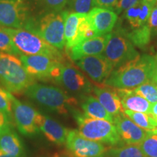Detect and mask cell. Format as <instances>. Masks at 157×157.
<instances>
[{
  "instance_id": "23",
  "label": "cell",
  "mask_w": 157,
  "mask_h": 157,
  "mask_svg": "<svg viewBox=\"0 0 157 157\" xmlns=\"http://www.w3.org/2000/svg\"><path fill=\"white\" fill-rule=\"evenodd\" d=\"M84 114L87 117L98 119H103L113 124V117L108 112L97 98L94 96H84L81 103Z\"/></svg>"
},
{
  "instance_id": "28",
  "label": "cell",
  "mask_w": 157,
  "mask_h": 157,
  "mask_svg": "<svg viewBox=\"0 0 157 157\" xmlns=\"http://www.w3.org/2000/svg\"><path fill=\"white\" fill-rule=\"evenodd\" d=\"M134 91L151 104L157 102V85L152 82H145L135 88Z\"/></svg>"
},
{
  "instance_id": "30",
  "label": "cell",
  "mask_w": 157,
  "mask_h": 157,
  "mask_svg": "<svg viewBox=\"0 0 157 157\" xmlns=\"http://www.w3.org/2000/svg\"><path fill=\"white\" fill-rule=\"evenodd\" d=\"M71 10L73 13L87 14L93 9V0H68Z\"/></svg>"
},
{
  "instance_id": "6",
  "label": "cell",
  "mask_w": 157,
  "mask_h": 157,
  "mask_svg": "<svg viewBox=\"0 0 157 157\" xmlns=\"http://www.w3.org/2000/svg\"><path fill=\"white\" fill-rule=\"evenodd\" d=\"M74 117L78 124V132L86 138L111 146L120 143L121 137L113 123L87 117L76 111H74Z\"/></svg>"
},
{
  "instance_id": "34",
  "label": "cell",
  "mask_w": 157,
  "mask_h": 157,
  "mask_svg": "<svg viewBox=\"0 0 157 157\" xmlns=\"http://www.w3.org/2000/svg\"><path fill=\"white\" fill-rule=\"evenodd\" d=\"M148 26L151 31L152 35L157 34V5H156L151 10L150 16L148 17Z\"/></svg>"
},
{
  "instance_id": "1",
  "label": "cell",
  "mask_w": 157,
  "mask_h": 157,
  "mask_svg": "<svg viewBox=\"0 0 157 157\" xmlns=\"http://www.w3.org/2000/svg\"><path fill=\"white\" fill-rule=\"evenodd\" d=\"M156 66V59L148 55L135 59L113 70L104 84L117 89H132L151 81Z\"/></svg>"
},
{
  "instance_id": "17",
  "label": "cell",
  "mask_w": 157,
  "mask_h": 157,
  "mask_svg": "<svg viewBox=\"0 0 157 157\" xmlns=\"http://www.w3.org/2000/svg\"><path fill=\"white\" fill-rule=\"evenodd\" d=\"M87 17L97 36L111 33L117 21L114 11L101 7H94L89 12Z\"/></svg>"
},
{
  "instance_id": "7",
  "label": "cell",
  "mask_w": 157,
  "mask_h": 157,
  "mask_svg": "<svg viewBox=\"0 0 157 157\" xmlns=\"http://www.w3.org/2000/svg\"><path fill=\"white\" fill-rule=\"evenodd\" d=\"M103 52L104 56L115 68L140 56L127 37L126 31L120 28L111 32Z\"/></svg>"
},
{
  "instance_id": "31",
  "label": "cell",
  "mask_w": 157,
  "mask_h": 157,
  "mask_svg": "<svg viewBox=\"0 0 157 157\" xmlns=\"http://www.w3.org/2000/svg\"><path fill=\"white\" fill-rule=\"evenodd\" d=\"M10 95L11 93L10 92L0 85V111L11 119L12 104Z\"/></svg>"
},
{
  "instance_id": "15",
  "label": "cell",
  "mask_w": 157,
  "mask_h": 157,
  "mask_svg": "<svg viewBox=\"0 0 157 157\" xmlns=\"http://www.w3.org/2000/svg\"><path fill=\"white\" fill-rule=\"evenodd\" d=\"M111 36V32L85 39L66 51V53L68 58L74 61L84 57L101 55L105 50Z\"/></svg>"
},
{
  "instance_id": "20",
  "label": "cell",
  "mask_w": 157,
  "mask_h": 157,
  "mask_svg": "<svg viewBox=\"0 0 157 157\" xmlns=\"http://www.w3.org/2000/svg\"><path fill=\"white\" fill-rule=\"evenodd\" d=\"M116 90L120 98L124 109L129 110L135 112L151 113L152 104L140 95L135 93L134 90L125 89V88L122 89L117 88Z\"/></svg>"
},
{
  "instance_id": "22",
  "label": "cell",
  "mask_w": 157,
  "mask_h": 157,
  "mask_svg": "<svg viewBox=\"0 0 157 157\" xmlns=\"http://www.w3.org/2000/svg\"><path fill=\"white\" fill-rule=\"evenodd\" d=\"M156 5L146 0H140L135 6L125 11V18L133 29L140 28L148 21L151 10Z\"/></svg>"
},
{
  "instance_id": "33",
  "label": "cell",
  "mask_w": 157,
  "mask_h": 157,
  "mask_svg": "<svg viewBox=\"0 0 157 157\" xmlns=\"http://www.w3.org/2000/svg\"><path fill=\"white\" fill-rule=\"evenodd\" d=\"M140 0H119L115 5L114 10L117 13H121V12L126 11L127 10L135 6Z\"/></svg>"
},
{
  "instance_id": "32",
  "label": "cell",
  "mask_w": 157,
  "mask_h": 157,
  "mask_svg": "<svg viewBox=\"0 0 157 157\" xmlns=\"http://www.w3.org/2000/svg\"><path fill=\"white\" fill-rule=\"evenodd\" d=\"M44 5L53 12H60L67 5L68 0H42Z\"/></svg>"
},
{
  "instance_id": "39",
  "label": "cell",
  "mask_w": 157,
  "mask_h": 157,
  "mask_svg": "<svg viewBox=\"0 0 157 157\" xmlns=\"http://www.w3.org/2000/svg\"><path fill=\"white\" fill-rule=\"evenodd\" d=\"M0 157H17V156H11V155L5 154V153H4V152L1 151H0Z\"/></svg>"
},
{
  "instance_id": "14",
  "label": "cell",
  "mask_w": 157,
  "mask_h": 157,
  "mask_svg": "<svg viewBox=\"0 0 157 157\" xmlns=\"http://www.w3.org/2000/svg\"><path fill=\"white\" fill-rule=\"evenodd\" d=\"M56 83L60 84L72 93L86 94L93 90L90 82L84 74L73 65L68 63L63 64Z\"/></svg>"
},
{
  "instance_id": "36",
  "label": "cell",
  "mask_w": 157,
  "mask_h": 157,
  "mask_svg": "<svg viewBox=\"0 0 157 157\" xmlns=\"http://www.w3.org/2000/svg\"><path fill=\"white\" fill-rule=\"evenodd\" d=\"M11 124V119L0 111V134L7 125Z\"/></svg>"
},
{
  "instance_id": "12",
  "label": "cell",
  "mask_w": 157,
  "mask_h": 157,
  "mask_svg": "<svg viewBox=\"0 0 157 157\" xmlns=\"http://www.w3.org/2000/svg\"><path fill=\"white\" fill-rule=\"evenodd\" d=\"M10 100L12 117L14 119L17 129L25 136H34L39 132L36 124V118L39 112L31 105L18 101L12 93Z\"/></svg>"
},
{
  "instance_id": "4",
  "label": "cell",
  "mask_w": 157,
  "mask_h": 157,
  "mask_svg": "<svg viewBox=\"0 0 157 157\" xmlns=\"http://www.w3.org/2000/svg\"><path fill=\"white\" fill-rule=\"evenodd\" d=\"M68 14V11L52 12L43 16L38 23L29 20L24 29L37 34L52 46L62 50L66 45L65 21Z\"/></svg>"
},
{
  "instance_id": "42",
  "label": "cell",
  "mask_w": 157,
  "mask_h": 157,
  "mask_svg": "<svg viewBox=\"0 0 157 157\" xmlns=\"http://www.w3.org/2000/svg\"><path fill=\"white\" fill-rule=\"evenodd\" d=\"M156 5H157V0H156Z\"/></svg>"
},
{
  "instance_id": "9",
  "label": "cell",
  "mask_w": 157,
  "mask_h": 157,
  "mask_svg": "<svg viewBox=\"0 0 157 157\" xmlns=\"http://www.w3.org/2000/svg\"><path fill=\"white\" fill-rule=\"evenodd\" d=\"M97 36L92 28L87 14L68 13L65 21L66 51L82 41Z\"/></svg>"
},
{
  "instance_id": "26",
  "label": "cell",
  "mask_w": 157,
  "mask_h": 157,
  "mask_svg": "<svg viewBox=\"0 0 157 157\" xmlns=\"http://www.w3.org/2000/svg\"><path fill=\"white\" fill-rule=\"evenodd\" d=\"M108 157H146L141 151L138 145H130L120 148L109 149Z\"/></svg>"
},
{
  "instance_id": "19",
  "label": "cell",
  "mask_w": 157,
  "mask_h": 157,
  "mask_svg": "<svg viewBox=\"0 0 157 157\" xmlns=\"http://www.w3.org/2000/svg\"><path fill=\"white\" fill-rule=\"evenodd\" d=\"M93 91L98 101L110 114L114 117L123 112L121 99L114 88L101 84L93 87Z\"/></svg>"
},
{
  "instance_id": "16",
  "label": "cell",
  "mask_w": 157,
  "mask_h": 157,
  "mask_svg": "<svg viewBox=\"0 0 157 157\" xmlns=\"http://www.w3.org/2000/svg\"><path fill=\"white\" fill-rule=\"evenodd\" d=\"M113 124L119 136L128 145L140 144L149 132L135 124L123 112L113 117Z\"/></svg>"
},
{
  "instance_id": "37",
  "label": "cell",
  "mask_w": 157,
  "mask_h": 157,
  "mask_svg": "<svg viewBox=\"0 0 157 157\" xmlns=\"http://www.w3.org/2000/svg\"><path fill=\"white\" fill-rule=\"evenodd\" d=\"M155 59H156V68H155L154 74H153L151 77V82H152L153 83L156 84L157 85V54L156 57H155Z\"/></svg>"
},
{
  "instance_id": "40",
  "label": "cell",
  "mask_w": 157,
  "mask_h": 157,
  "mask_svg": "<svg viewBox=\"0 0 157 157\" xmlns=\"http://www.w3.org/2000/svg\"><path fill=\"white\" fill-rule=\"evenodd\" d=\"M146 1L150 2H153V3L156 4V0H146Z\"/></svg>"
},
{
  "instance_id": "5",
  "label": "cell",
  "mask_w": 157,
  "mask_h": 157,
  "mask_svg": "<svg viewBox=\"0 0 157 157\" xmlns=\"http://www.w3.org/2000/svg\"><path fill=\"white\" fill-rule=\"evenodd\" d=\"M2 29L13 39L21 55L28 56H47L61 62H66L63 55L58 49L52 46L34 33L24 29Z\"/></svg>"
},
{
  "instance_id": "38",
  "label": "cell",
  "mask_w": 157,
  "mask_h": 157,
  "mask_svg": "<svg viewBox=\"0 0 157 157\" xmlns=\"http://www.w3.org/2000/svg\"><path fill=\"white\" fill-rule=\"evenodd\" d=\"M151 114H152L154 117H157V102L152 104L151 109Z\"/></svg>"
},
{
  "instance_id": "10",
  "label": "cell",
  "mask_w": 157,
  "mask_h": 157,
  "mask_svg": "<svg viewBox=\"0 0 157 157\" xmlns=\"http://www.w3.org/2000/svg\"><path fill=\"white\" fill-rule=\"evenodd\" d=\"M69 157H103L109 150L103 143L86 138L78 130H69L66 141Z\"/></svg>"
},
{
  "instance_id": "3",
  "label": "cell",
  "mask_w": 157,
  "mask_h": 157,
  "mask_svg": "<svg viewBox=\"0 0 157 157\" xmlns=\"http://www.w3.org/2000/svg\"><path fill=\"white\" fill-rule=\"evenodd\" d=\"M0 83L10 93L21 94L35 83V79L28 74L20 58L0 52Z\"/></svg>"
},
{
  "instance_id": "2",
  "label": "cell",
  "mask_w": 157,
  "mask_h": 157,
  "mask_svg": "<svg viewBox=\"0 0 157 157\" xmlns=\"http://www.w3.org/2000/svg\"><path fill=\"white\" fill-rule=\"evenodd\" d=\"M24 94L39 105L62 115H67L68 111L78 104L75 98L53 86L34 83L27 88Z\"/></svg>"
},
{
  "instance_id": "24",
  "label": "cell",
  "mask_w": 157,
  "mask_h": 157,
  "mask_svg": "<svg viewBox=\"0 0 157 157\" xmlns=\"http://www.w3.org/2000/svg\"><path fill=\"white\" fill-rule=\"evenodd\" d=\"M123 113L135 124L147 132H157V123L151 113L135 112L125 109H124Z\"/></svg>"
},
{
  "instance_id": "11",
  "label": "cell",
  "mask_w": 157,
  "mask_h": 157,
  "mask_svg": "<svg viewBox=\"0 0 157 157\" xmlns=\"http://www.w3.org/2000/svg\"><path fill=\"white\" fill-rule=\"evenodd\" d=\"M29 21L25 0H0V27L23 29Z\"/></svg>"
},
{
  "instance_id": "25",
  "label": "cell",
  "mask_w": 157,
  "mask_h": 157,
  "mask_svg": "<svg viewBox=\"0 0 157 157\" xmlns=\"http://www.w3.org/2000/svg\"><path fill=\"white\" fill-rule=\"evenodd\" d=\"M126 36L134 46L144 48L151 42L152 34L148 25L145 24L140 28L134 29L130 32L126 31Z\"/></svg>"
},
{
  "instance_id": "21",
  "label": "cell",
  "mask_w": 157,
  "mask_h": 157,
  "mask_svg": "<svg viewBox=\"0 0 157 157\" xmlns=\"http://www.w3.org/2000/svg\"><path fill=\"white\" fill-rule=\"evenodd\" d=\"M0 151L11 156H25L23 143L11 124L7 125L0 134Z\"/></svg>"
},
{
  "instance_id": "8",
  "label": "cell",
  "mask_w": 157,
  "mask_h": 157,
  "mask_svg": "<svg viewBox=\"0 0 157 157\" xmlns=\"http://www.w3.org/2000/svg\"><path fill=\"white\" fill-rule=\"evenodd\" d=\"M20 60L29 74L35 80L43 82L53 81L56 82L60 75L63 64L66 63L41 55H21Z\"/></svg>"
},
{
  "instance_id": "41",
  "label": "cell",
  "mask_w": 157,
  "mask_h": 157,
  "mask_svg": "<svg viewBox=\"0 0 157 157\" xmlns=\"http://www.w3.org/2000/svg\"><path fill=\"white\" fill-rule=\"evenodd\" d=\"M153 117H154V116H153ZM154 118L155 119V120H156V123H157V117H154Z\"/></svg>"
},
{
  "instance_id": "29",
  "label": "cell",
  "mask_w": 157,
  "mask_h": 157,
  "mask_svg": "<svg viewBox=\"0 0 157 157\" xmlns=\"http://www.w3.org/2000/svg\"><path fill=\"white\" fill-rule=\"evenodd\" d=\"M0 51L15 56H21L10 36L4 30L2 27H0Z\"/></svg>"
},
{
  "instance_id": "18",
  "label": "cell",
  "mask_w": 157,
  "mask_h": 157,
  "mask_svg": "<svg viewBox=\"0 0 157 157\" xmlns=\"http://www.w3.org/2000/svg\"><path fill=\"white\" fill-rule=\"evenodd\" d=\"M36 124L39 130L44 133L49 141L59 146L66 143V137L69 130L63 127L54 119H51L48 116L38 113Z\"/></svg>"
},
{
  "instance_id": "35",
  "label": "cell",
  "mask_w": 157,
  "mask_h": 157,
  "mask_svg": "<svg viewBox=\"0 0 157 157\" xmlns=\"http://www.w3.org/2000/svg\"><path fill=\"white\" fill-rule=\"evenodd\" d=\"M119 0H93V5L97 7L109 9L114 7Z\"/></svg>"
},
{
  "instance_id": "13",
  "label": "cell",
  "mask_w": 157,
  "mask_h": 157,
  "mask_svg": "<svg viewBox=\"0 0 157 157\" xmlns=\"http://www.w3.org/2000/svg\"><path fill=\"white\" fill-rule=\"evenodd\" d=\"M75 63L94 82L100 84L106 81L114 68L103 55L84 57Z\"/></svg>"
},
{
  "instance_id": "27",
  "label": "cell",
  "mask_w": 157,
  "mask_h": 157,
  "mask_svg": "<svg viewBox=\"0 0 157 157\" xmlns=\"http://www.w3.org/2000/svg\"><path fill=\"white\" fill-rule=\"evenodd\" d=\"M138 146L146 157H157V132H149Z\"/></svg>"
}]
</instances>
